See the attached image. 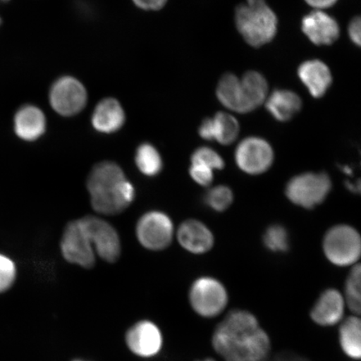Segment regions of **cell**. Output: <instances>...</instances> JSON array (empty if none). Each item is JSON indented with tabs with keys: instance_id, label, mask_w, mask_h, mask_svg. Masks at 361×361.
<instances>
[{
	"instance_id": "cell-6",
	"label": "cell",
	"mask_w": 361,
	"mask_h": 361,
	"mask_svg": "<svg viewBox=\"0 0 361 361\" xmlns=\"http://www.w3.org/2000/svg\"><path fill=\"white\" fill-rule=\"evenodd\" d=\"M324 255L333 264L345 267L358 261L361 252L360 234L348 225H338L329 230L324 238Z\"/></svg>"
},
{
	"instance_id": "cell-38",
	"label": "cell",
	"mask_w": 361,
	"mask_h": 361,
	"mask_svg": "<svg viewBox=\"0 0 361 361\" xmlns=\"http://www.w3.org/2000/svg\"><path fill=\"white\" fill-rule=\"evenodd\" d=\"M75 361H80V360H75Z\"/></svg>"
},
{
	"instance_id": "cell-11",
	"label": "cell",
	"mask_w": 361,
	"mask_h": 361,
	"mask_svg": "<svg viewBox=\"0 0 361 361\" xmlns=\"http://www.w3.org/2000/svg\"><path fill=\"white\" fill-rule=\"evenodd\" d=\"M272 147L266 140L258 137L243 139L235 151V161L243 173L259 175L267 171L274 162Z\"/></svg>"
},
{
	"instance_id": "cell-17",
	"label": "cell",
	"mask_w": 361,
	"mask_h": 361,
	"mask_svg": "<svg viewBox=\"0 0 361 361\" xmlns=\"http://www.w3.org/2000/svg\"><path fill=\"white\" fill-rule=\"evenodd\" d=\"M179 245L191 254L202 255L214 246L213 233L204 224L195 219L185 221L176 233Z\"/></svg>"
},
{
	"instance_id": "cell-34",
	"label": "cell",
	"mask_w": 361,
	"mask_h": 361,
	"mask_svg": "<svg viewBox=\"0 0 361 361\" xmlns=\"http://www.w3.org/2000/svg\"><path fill=\"white\" fill-rule=\"evenodd\" d=\"M310 6L316 8L317 11L324 10V8H331L336 4L338 0H305Z\"/></svg>"
},
{
	"instance_id": "cell-25",
	"label": "cell",
	"mask_w": 361,
	"mask_h": 361,
	"mask_svg": "<svg viewBox=\"0 0 361 361\" xmlns=\"http://www.w3.org/2000/svg\"><path fill=\"white\" fill-rule=\"evenodd\" d=\"M360 266L355 265L347 279L344 298L349 309L356 315L360 314Z\"/></svg>"
},
{
	"instance_id": "cell-21",
	"label": "cell",
	"mask_w": 361,
	"mask_h": 361,
	"mask_svg": "<svg viewBox=\"0 0 361 361\" xmlns=\"http://www.w3.org/2000/svg\"><path fill=\"white\" fill-rule=\"evenodd\" d=\"M264 103L266 110L281 123H286L293 119L302 108V100L299 94L290 90H274Z\"/></svg>"
},
{
	"instance_id": "cell-8",
	"label": "cell",
	"mask_w": 361,
	"mask_h": 361,
	"mask_svg": "<svg viewBox=\"0 0 361 361\" xmlns=\"http://www.w3.org/2000/svg\"><path fill=\"white\" fill-rule=\"evenodd\" d=\"M61 252L68 263L87 269L94 267L96 252L81 219L66 224L61 238Z\"/></svg>"
},
{
	"instance_id": "cell-2",
	"label": "cell",
	"mask_w": 361,
	"mask_h": 361,
	"mask_svg": "<svg viewBox=\"0 0 361 361\" xmlns=\"http://www.w3.org/2000/svg\"><path fill=\"white\" fill-rule=\"evenodd\" d=\"M87 188L90 205L100 215L120 214L135 201L134 185L115 161H103L94 165L87 176Z\"/></svg>"
},
{
	"instance_id": "cell-37",
	"label": "cell",
	"mask_w": 361,
	"mask_h": 361,
	"mask_svg": "<svg viewBox=\"0 0 361 361\" xmlns=\"http://www.w3.org/2000/svg\"><path fill=\"white\" fill-rule=\"evenodd\" d=\"M0 1H2V2H8V0H0Z\"/></svg>"
},
{
	"instance_id": "cell-33",
	"label": "cell",
	"mask_w": 361,
	"mask_h": 361,
	"mask_svg": "<svg viewBox=\"0 0 361 361\" xmlns=\"http://www.w3.org/2000/svg\"><path fill=\"white\" fill-rule=\"evenodd\" d=\"M269 361H309L308 360L299 355L291 353V352H282L274 356L273 359Z\"/></svg>"
},
{
	"instance_id": "cell-30",
	"label": "cell",
	"mask_w": 361,
	"mask_h": 361,
	"mask_svg": "<svg viewBox=\"0 0 361 361\" xmlns=\"http://www.w3.org/2000/svg\"><path fill=\"white\" fill-rule=\"evenodd\" d=\"M189 174L194 182L201 186H209L214 180V170L198 164H191Z\"/></svg>"
},
{
	"instance_id": "cell-36",
	"label": "cell",
	"mask_w": 361,
	"mask_h": 361,
	"mask_svg": "<svg viewBox=\"0 0 361 361\" xmlns=\"http://www.w3.org/2000/svg\"><path fill=\"white\" fill-rule=\"evenodd\" d=\"M2 25V19H1V17H0V26H1Z\"/></svg>"
},
{
	"instance_id": "cell-5",
	"label": "cell",
	"mask_w": 361,
	"mask_h": 361,
	"mask_svg": "<svg viewBox=\"0 0 361 361\" xmlns=\"http://www.w3.org/2000/svg\"><path fill=\"white\" fill-rule=\"evenodd\" d=\"M49 102L53 111L63 117L80 114L88 102V92L80 80L63 75L54 81L49 90Z\"/></svg>"
},
{
	"instance_id": "cell-3",
	"label": "cell",
	"mask_w": 361,
	"mask_h": 361,
	"mask_svg": "<svg viewBox=\"0 0 361 361\" xmlns=\"http://www.w3.org/2000/svg\"><path fill=\"white\" fill-rule=\"evenodd\" d=\"M239 34L252 47L259 48L272 42L278 30V18L265 0H246L235 10Z\"/></svg>"
},
{
	"instance_id": "cell-9",
	"label": "cell",
	"mask_w": 361,
	"mask_h": 361,
	"mask_svg": "<svg viewBox=\"0 0 361 361\" xmlns=\"http://www.w3.org/2000/svg\"><path fill=\"white\" fill-rule=\"evenodd\" d=\"M192 308L204 318H214L225 310L228 295L223 283L212 277H201L192 284L189 291Z\"/></svg>"
},
{
	"instance_id": "cell-7",
	"label": "cell",
	"mask_w": 361,
	"mask_h": 361,
	"mask_svg": "<svg viewBox=\"0 0 361 361\" xmlns=\"http://www.w3.org/2000/svg\"><path fill=\"white\" fill-rule=\"evenodd\" d=\"M331 190V180L327 174L308 173L292 178L286 193L293 204L309 209L326 200Z\"/></svg>"
},
{
	"instance_id": "cell-15",
	"label": "cell",
	"mask_w": 361,
	"mask_h": 361,
	"mask_svg": "<svg viewBox=\"0 0 361 361\" xmlns=\"http://www.w3.org/2000/svg\"><path fill=\"white\" fill-rule=\"evenodd\" d=\"M240 132L238 120L227 112H218L213 117L203 120L198 134L207 141H215L222 145H230L236 141Z\"/></svg>"
},
{
	"instance_id": "cell-4",
	"label": "cell",
	"mask_w": 361,
	"mask_h": 361,
	"mask_svg": "<svg viewBox=\"0 0 361 361\" xmlns=\"http://www.w3.org/2000/svg\"><path fill=\"white\" fill-rule=\"evenodd\" d=\"M135 232L140 245L153 252L169 247L175 235L173 221L160 210L148 211L140 216Z\"/></svg>"
},
{
	"instance_id": "cell-13",
	"label": "cell",
	"mask_w": 361,
	"mask_h": 361,
	"mask_svg": "<svg viewBox=\"0 0 361 361\" xmlns=\"http://www.w3.org/2000/svg\"><path fill=\"white\" fill-rule=\"evenodd\" d=\"M47 128L44 111L33 104H25L13 116V130L22 141L34 142L42 138Z\"/></svg>"
},
{
	"instance_id": "cell-16",
	"label": "cell",
	"mask_w": 361,
	"mask_h": 361,
	"mask_svg": "<svg viewBox=\"0 0 361 361\" xmlns=\"http://www.w3.org/2000/svg\"><path fill=\"white\" fill-rule=\"evenodd\" d=\"M126 112L118 100L106 97L99 102L90 117L96 132L111 135L118 133L126 123Z\"/></svg>"
},
{
	"instance_id": "cell-14",
	"label": "cell",
	"mask_w": 361,
	"mask_h": 361,
	"mask_svg": "<svg viewBox=\"0 0 361 361\" xmlns=\"http://www.w3.org/2000/svg\"><path fill=\"white\" fill-rule=\"evenodd\" d=\"M216 93L219 102L230 111L246 114L255 110L245 85L236 75H224L216 87Z\"/></svg>"
},
{
	"instance_id": "cell-35",
	"label": "cell",
	"mask_w": 361,
	"mask_h": 361,
	"mask_svg": "<svg viewBox=\"0 0 361 361\" xmlns=\"http://www.w3.org/2000/svg\"><path fill=\"white\" fill-rule=\"evenodd\" d=\"M200 361H216L213 359H211V358H207V359H205V360H200Z\"/></svg>"
},
{
	"instance_id": "cell-23",
	"label": "cell",
	"mask_w": 361,
	"mask_h": 361,
	"mask_svg": "<svg viewBox=\"0 0 361 361\" xmlns=\"http://www.w3.org/2000/svg\"><path fill=\"white\" fill-rule=\"evenodd\" d=\"M135 165L142 175L154 178L164 169V160L159 151L150 142L140 144L135 152Z\"/></svg>"
},
{
	"instance_id": "cell-31",
	"label": "cell",
	"mask_w": 361,
	"mask_h": 361,
	"mask_svg": "<svg viewBox=\"0 0 361 361\" xmlns=\"http://www.w3.org/2000/svg\"><path fill=\"white\" fill-rule=\"evenodd\" d=\"M139 8L145 11H158L164 8L169 0H132Z\"/></svg>"
},
{
	"instance_id": "cell-1",
	"label": "cell",
	"mask_w": 361,
	"mask_h": 361,
	"mask_svg": "<svg viewBox=\"0 0 361 361\" xmlns=\"http://www.w3.org/2000/svg\"><path fill=\"white\" fill-rule=\"evenodd\" d=\"M214 350L224 361H266L270 338L255 314L235 310L223 319L212 337Z\"/></svg>"
},
{
	"instance_id": "cell-28",
	"label": "cell",
	"mask_w": 361,
	"mask_h": 361,
	"mask_svg": "<svg viewBox=\"0 0 361 361\" xmlns=\"http://www.w3.org/2000/svg\"><path fill=\"white\" fill-rule=\"evenodd\" d=\"M191 164H198L207 166L212 170H221L224 168V161L218 152L210 147H202L194 151Z\"/></svg>"
},
{
	"instance_id": "cell-19",
	"label": "cell",
	"mask_w": 361,
	"mask_h": 361,
	"mask_svg": "<svg viewBox=\"0 0 361 361\" xmlns=\"http://www.w3.org/2000/svg\"><path fill=\"white\" fill-rule=\"evenodd\" d=\"M126 342L135 354L149 357L159 352L162 338L159 329L154 324L143 322L130 329L126 336Z\"/></svg>"
},
{
	"instance_id": "cell-32",
	"label": "cell",
	"mask_w": 361,
	"mask_h": 361,
	"mask_svg": "<svg viewBox=\"0 0 361 361\" xmlns=\"http://www.w3.org/2000/svg\"><path fill=\"white\" fill-rule=\"evenodd\" d=\"M360 18L359 16H356L350 22L348 34L351 42L357 45V47H360Z\"/></svg>"
},
{
	"instance_id": "cell-18",
	"label": "cell",
	"mask_w": 361,
	"mask_h": 361,
	"mask_svg": "<svg viewBox=\"0 0 361 361\" xmlns=\"http://www.w3.org/2000/svg\"><path fill=\"white\" fill-rule=\"evenodd\" d=\"M345 306V301L341 293L335 288H329L316 301L310 317L319 326H334L341 322Z\"/></svg>"
},
{
	"instance_id": "cell-10",
	"label": "cell",
	"mask_w": 361,
	"mask_h": 361,
	"mask_svg": "<svg viewBox=\"0 0 361 361\" xmlns=\"http://www.w3.org/2000/svg\"><path fill=\"white\" fill-rule=\"evenodd\" d=\"M97 257L114 264L121 255V241L118 232L109 222L98 216L81 218Z\"/></svg>"
},
{
	"instance_id": "cell-12",
	"label": "cell",
	"mask_w": 361,
	"mask_h": 361,
	"mask_svg": "<svg viewBox=\"0 0 361 361\" xmlns=\"http://www.w3.org/2000/svg\"><path fill=\"white\" fill-rule=\"evenodd\" d=\"M301 29L311 42L316 45H331L340 37L338 22L322 11L308 13L302 20Z\"/></svg>"
},
{
	"instance_id": "cell-24",
	"label": "cell",
	"mask_w": 361,
	"mask_h": 361,
	"mask_svg": "<svg viewBox=\"0 0 361 361\" xmlns=\"http://www.w3.org/2000/svg\"><path fill=\"white\" fill-rule=\"evenodd\" d=\"M242 82L245 85L248 96L255 109L264 104L268 97L269 84L263 74L250 71L243 75Z\"/></svg>"
},
{
	"instance_id": "cell-27",
	"label": "cell",
	"mask_w": 361,
	"mask_h": 361,
	"mask_svg": "<svg viewBox=\"0 0 361 361\" xmlns=\"http://www.w3.org/2000/svg\"><path fill=\"white\" fill-rule=\"evenodd\" d=\"M264 243L271 251L286 252L290 247L287 230L281 225L270 226L264 233Z\"/></svg>"
},
{
	"instance_id": "cell-20",
	"label": "cell",
	"mask_w": 361,
	"mask_h": 361,
	"mask_svg": "<svg viewBox=\"0 0 361 361\" xmlns=\"http://www.w3.org/2000/svg\"><path fill=\"white\" fill-rule=\"evenodd\" d=\"M298 75L311 96L322 98L332 84V74L329 66L319 60L306 61L298 69Z\"/></svg>"
},
{
	"instance_id": "cell-29",
	"label": "cell",
	"mask_w": 361,
	"mask_h": 361,
	"mask_svg": "<svg viewBox=\"0 0 361 361\" xmlns=\"http://www.w3.org/2000/svg\"><path fill=\"white\" fill-rule=\"evenodd\" d=\"M17 277V266L11 257L0 252V293L10 290Z\"/></svg>"
},
{
	"instance_id": "cell-22",
	"label": "cell",
	"mask_w": 361,
	"mask_h": 361,
	"mask_svg": "<svg viewBox=\"0 0 361 361\" xmlns=\"http://www.w3.org/2000/svg\"><path fill=\"white\" fill-rule=\"evenodd\" d=\"M338 342L347 357L360 360L361 356V324L357 316H350L338 329Z\"/></svg>"
},
{
	"instance_id": "cell-26",
	"label": "cell",
	"mask_w": 361,
	"mask_h": 361,
	"mask_svg": "<svg viewBox=\"0 0 361 361\" xmlns=\"http://www.w3.org/2000/svg\"><path fill=\"white\" fill-rule=\"evenodd\" d=\"M233 201V194L228 187L216 186L206 193L204 202L207 207L216 212L227 210Z\"/></svg>"
}]
</instances>
